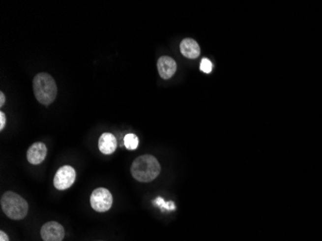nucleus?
Segmentation results:
<instances>
[{
    "instance_id": "1",
    "label": "nucleus",
    "mask_w": 322,
    "mask_h": 241,
    "mask_svg": "<svg viewBox=\"0 0 322 241\" xmlns=\"http://www.w3.org/2000/svg\"><path fill=\"white\" fill-rule=\"evenodd\" d=\"M132 177L140 182H149L160 174L161 167L158 160L149 154L138 156L131 165Z\"/></svg>"
},
{
    "instance_id": "2",
    "label": "nucleus",
    "mask_w": 322,
    "mask_h": 241,
    "mask_svg": "<svg viewBox=\"0 0 322 241\" xmlns=\"http://www.w3.org/2000/svg\"><path fill=\"white\" fill-rule=\"evenodd\" d=\"M33 90L36 99L44 105L52 103L57 96L55 80L47 72H40L34 77Z\"/></svg>"
},
{
    "instance_id": "3",
    "label": "nucleus",
    "mask_w": 322,
    "mask_h": 241,
    "mask_svg": "<svg viewBox=\"0 0 322 241\" xmlns=\"http://www.w3.org/2000/svg\"><path fill=\"white\" fill-rule=\"evenodd\" d=\"M1 209L3 212L13 220H22L28 212V204L17 193L7 191L1 197Z\"/></svg>"
},
{
    "instance_id": "4",
    "label": "nucleus",
    "mask_w": 322,
    "mask_h": 241,
    "mask_svg": "<svg viewBox=\"0 0 322 241\" xmlns=\"http://www.w3.org/2000/svg\"><path fill=\"white\" fill-rule=\"evenodd\" d=\"M91 207L98 212L108 211L113 204V198L106 188L99 187L95 189L90 197Z\"/></svg>"
},
{
    "instance_id": "5",
    "label": "nucleus",
    "mask_w": 322,
    "mask_h": 241,
    "mask_svg": "<svg viewBox=\"0 0 322 241\" xmlns=\"http://www.w3.org/2000/svg\"><path fill=\"white\" fill-rule=\"evenodd\" d=\"M75 178H76V173L75 169L72 166L65 165L58 169V171L56 172L53 184L55 188L58 190H66L74 184Z\"/></svg>"
},
{
    "instance_id": "6",
    "label": "nucleus",
    "mask_w": 322,
    "mask_h": 241,
    "mask_svg": "<svg viewBox=\"0 0 322 241\" xmlns=\"http://www.w3.org/2000/svg\"><path fill=\"white\" fill-rule=\"evenodd\" d=\"M41 237L44 241H63L65 230L58 222L50 221L42 227Z\"/></svg>"
},
{
    "instance_id": "7",
    "label": "nucleus",
    "mask_w": 322,
    "mask_h": 241,
    "mask_svg": "<svg viewBox=\"0 0 322 241\" xmlns=\"http://www.w3.org/2000/svg\"><path fill=\"white\" fill-rule=\"evenodd\" d=\"M47 153L48 149L46 145L42 142L34 143L27 150V160L33 165H38L46 159Z\"/></svg>"
},
{
    "instance_id": "8",
    "label": "nucleus",
    "mask_w": 322,
    "mask_h": 241,
    "mask_svg": "<svg viewBox=\"0 0 322 241\" xmlns=\"http://www.w3.org/2000/svg\"><path fill=\"white\" fill-rule=\"evenodd\" d=\"M158 73L163 79H169L176 71V64L173 58L169 56H162L157 61Z\"/></svg>"
},
{
    "instance_id": "9",
    "label": "nucleus",
    "mask_w": 322,
    "mask_h": 241,
    "mask_svg": "<svg viewBox=\"0 0 322 241\" xmlns=\"http://www.w3.org/2000/svg\"><path fill=\"white\" fill-rule=\"evenodd\" d=\"M117 149V139L114 134L105 132L99 139V150L104 154H111Z\"/></svg>"
},
{
    "instance_id": "10",
    "label": "nucleus",
    "mask_w": 322,
    "mask_h": 241,
    "mask_svg": "<svg viewBox=\"0 0 322 241\" xmlns=\"http://www.w3.org/2000/svg\"><path fill=\"white\" fill-rule=\"evenodd\" d=\"M180 52L181 54L188 59H195L199 57L201 49L198 43L193 39H184L180 43Z\"/></svg>"
},
{
    "instance_id": "11",
    "label": "nucleus",
    "mask_w": 322,
    "mask_h": 241,
    "mask_svg": "<svg viewBox=\"0 0 322 241\" xmlns=\"http://www.w3.org/2000/svg\"><path fill=\"white\" fill-rule=\"evenodd\" d=\"M124 147L127 149V150H130V151H134L138 148L139 146V139L138 137L133 134V133H128L124 136Z\"/></svg>"
},
{
    "instance_id": "12",
    "label": "nucleus",
    "mask_w": 322,
    "mask_h": 241,
    "mask_svg": "<svg viewBox=\"0 0 322 241\" xmlns=\"http://www.w3.org/2000/svg\"><path fill=\"white\" fill-rule=\"evenodd\" d=\"M153 205L161 208L162 210H167V211H175L176 210V206L173 202H165L163 198L161 197H157L154 201H153Z\"/></svg>"
},
{
    "instance_id": "13",
    "label": "nucleus",
    "mask_w": 322,
    "mask_h": 241,
    "mask_svg": "<svg viewBox=\"0 0 322 241\" xmlns=\"http://www.w3.org/2000/svg\"><path fill=\"white\" fill-rule=\"evenodd\" d=\"M200 70L202 72H205V73H209L212 71V63L210 62V60L204 58L201 62V66H200Z\"/></svg>"
},
{
    "instance_id": "14",
    "label": "nucleus",
    "mask_w": 322,
    "mask_h": 241,
    "mask_svg": "<svg viewBox=\"0 0 322 241\" xmlns=\"http://www.w3.org/2000/svg\"><path fill=\"white\" fill-rule=\"evenodd\" d=\"M6 124V116L4 114V112H0V130H2L4 128Z\"/></svg>"
},
{
    "instance_id": "15",
    "label": "nucleus",
    "mask_w": 322,
    "mask_h": 241,
    "mask_svg": "<svg viewBox=\"0 0 322 241\" xmlns=\"http://www.w3.org/2000/svg\"><path fill=\"white\" fill-rule=\"evenodd\" d=\"M0 241H9L8 236L4 232H0Z\"/></svg>"
},
{
    "instance_id": "16",
    "label": "nucleus",
    "mask_w": 322,
    "mask_h": 241,
    "mask_svg": "<svg viewBox=\"0 0 322 241\" xmlns=\"http://www.w3.org/2000/svg\"><path fill=\"white\" fill-rule=\"evenodd\" d=\"M4 103H5V96H4L3 92H1L0 93V106L2 107L4 105Z\"/></svg>"
}]
</instances>
